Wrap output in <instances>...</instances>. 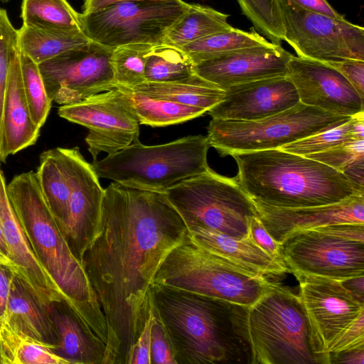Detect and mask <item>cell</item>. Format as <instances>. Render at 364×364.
<instances>
[{
    "label": "cell",
    "mask_w": 364,
    "mask_h": 364,
    "mask_svg": "<svg viewBox=\"0 0 364 364\" xmlns=\"http://www.w3.org/2000/svg\"><path fill=\"white\" fill-rule=\"evenodd\" d=\"M300 102L353 117L364 113L362 98L347 79L326 63L292 55L288 75Z\"/></svg>",
    "instance_id": "obj_17"
},
{
    "label": "cell",
    "mask_w": 364,
    "mask_h": 364,
    "mask_svg": "<svg viewBox=\"0 0 364 364\" xmlns=\"http://www.w3.org/2000/svg\"><path fill=\"white\" fill-rule=\"evenodd\" d=\"M0 252L9 258V251L5 240V237L3 232V230L0 225Z\"/></svg>",
    "instance_id": "obj_51"
},
{
    "label": "cell",
    "mask_w": 364,
    "mask_h": 364,
    "mask_svg": "<svg viewBox=\"0 0 364 364\" xmlns=\"http://www.w3.org/2000/svg\"><path fill=\"white\" fill-rule=\"evenodd\" d=\"M293 55L269 42L210 55L193 64L194 73L221 90L255 80L288 75Z\"/></svg>",
    "instance_id": "obj_16"
},
{
    "label": "cell",
    "mask_w": 364,
    "mask_h": 364,
    "mask_svg": "<svg viewBox=\"0 0 364 364\" xmlns=\"http://www.w3.org/2000/svg\"><path fill=\"white\" fill-rule=\"evenodd\" d=\"M224 91L222 100L207 112L212 119L256 121L300 102L288 76L235 85Z\"/></svg>",
    "instance_id": "obj_19"
},
{
    "label": "cell",
    "mask_w": 364,
    "mask_h": 364,
    "mask_svg": "<svg viewBox=\"0 0 364 364\" xmlns=\"http://www.w3.org/2000/svg\"><path fill=\"white\" fill-rule=\"evenodd\" d=\"M228 15L210 6L190 4L183 14L167 30L164 44L181 48L190 43L215 33L230 30Z\"/></svg>",
    "instance_id": "obj_27"
},
{
    "label": "cell",
    "mask_w": 364,
    "mask_h": 364,
    "mask_svg": "<svg viewBox=\"0 0 364 364\" xmlns=\"http://www.w3.org/2000/svg\"><path fill=\"white\" fill-rule=\"evenodd\" d=\"M56 149L70 186L68 217L62 232L81 263L99 224L105 189L92 164L85 159L78 147Z\"/></svg>",
    "instance_id": "obj_15"
},
{
    "label": "cell",
    "mask_w": 364,
    "mask_h": 364,
    "mask_svg": "<svg viewBox=\"0 0 364 364\" xmlns=\"http://www.w3.org/2000/svg\"><path fill=\"white\" fill-rule=\"evenodd\" d=\"M188 228L208 251L243 269L266 278L290 273L286 265L271 257L249 237L237 239L198 225Z\"/></svg>",
    "instance_id": "obj_22"
},
{
    "label": "cell",
    "mask_w": 364,
    "mask_h": 364,
    "mask_svg": "<svg viewBox=\"0 0 364 364\" xmlns=\"http://www.w3.org/2000/svg\"><path fill=\"white\" fill-rule=\"evenodd\" d=\"M6 190L36 257L87 334L105 348L107 326L97 296L43 197L36 172L15 176Z\"/></svg>",
    "instance_id": "obj_3"
},
{
    "label": "cell",
    "mask_w": 364,
    "mask_h": 364,
    "mask_svg": "<svg viewBox=\"0 0 364 364\" xmlns=\"http://www.w3.org/2000/svg\"><path fill=\"white\" fill-rule=\"evenodd\" d=\"M20 60L26 102L33 121L41 128L47 119L53 101L47 93L38 64L21 51Z\"/></svg>",
    "instance_id": "obj_37"
},
{
    "label": "cell",
    "mask_w": 364,
    "mask_h": 364,
    "mask_svg": "<svg viewBox=\"0 0 364 364\" xmlns=\"http://www.w3.org/2000/svg\"><path fill=\"white\" fill-rule=\"evenodd\" d=\"M14 274L11 267L0 263V324L4 319L11 283Z\"/></svg>",
    "instance_id": "obj_46"
},
{
    "label": "cell",
    "mask_w": 364,
    "mask_h": 364,
    "mask_svg": "<svg viewBox=\"0 0 364 364\" xmlns=\"http://www.w3.org/2000/svg\"><path fill=\"white\" fill-rule=\"evenodd\" d=\"M271 282L208 251L188 231L160 266L154 284L250 307L263 295Z\"/></svg>",
    "instance_id": "obj_7"
},
{
    "label": "cell",
    "mask_w": 364,
    "mask_h": 364,
    "mask_svg": "<svg viewBox=\"0 0 364 364\" xmlns=\"http://www.w3.org/2000/svg\"><path fill=\"white\" fill-rule=\"evenodd\" d=\"M340 282L355 298L364 303V276L356 277Z\"/></svg>",
    "instance_id": "obj_49"
},
{
    "label": "cell",
    "mask_w": 364,
    "mask_h": 364,
    "mask_svg": "<svg viewBox=\"0 0 364 364\" xmlns=\"http://www.w3.org/2000/svg\"><path fill=\"white\" fill-rule=\"evenodd\" d=\"M285 41L297 56L321 62L364 61V28L344 18L305 9L279 0Z\"/></svg>",
    "instance_id": "obj_12"
},
{
    "label": "cell",
    "mask_w": 364,
    "mask_h": 364,
    "mask_svg": "<svg viewBox=\"0 0 364 364\" xmlns=\"http://www.w3.org/2000/svg\"><path fill=\"white\" fill-rule=\"evenodd\" d=\"M24 26L58 33H82L80 14L67 0H22Z\"/></svg>",
    "instance_id": "obj_28"
},
{
    "label": "cell",
    "mask_w": 364,
    "mask_h": 364,
    "mask_svg": "<svg viewBox=\"0 0 364 364\" xmlns=\"http://www.w3.org/2000/svg\"><path fill=\"white\" fill-rule=\"evenodd\" d=\"M189 4L183 0L118 2L80 14L81 28L91 41L107 47L164 44L167 30Z\"/></svg>",
    "instance_id": "obj_11"
},
{
    "label": "cell",
    "mask_w": 364,
    "mask_h": 364,
    "mask_svg": "<svg viewBox=\"0 0 364 364\" xmlns=\"http://www.w3.org/2000/svg\"><path fill=\"white\" fill-rule=\"evenodd\" d=\"M47 309L58 335L55 354L69 364H102L105 349L87 334L65 301H54Z\"/></svg>",
    "instance_id": "obj_25"
},
{
    "label": "cell",
    "mask_w": 364,
    "mask_h": 364,
    "mask_svg": "<svg viewBox=\"0 0 364 364\" xmlns=\"http://www.w3.org/2000/svg\"><path fill=\"white\" fill-rule=\"evenodd\" d=\"M207 136L192 135L171 142L146 146L140 141L94 160L99 178L132 188L164 193L178 182L209 168Z\"/></svg>",
    "instance_id": "obj_6"
},
{
    "label": "cell",
    "mask_w": 364,
    "mask_h": 364,
    "mask_svg": "<svg viewBox=\"0 0 364 364\" xmlns=\"http://www.w3.org/2000/svg\"><path fill=\"white\" fill-rule=\"evenodd\" d=\"M352 117L299 102L279 113L256 121L212 119L206 136L222 156L279 149L337 127Z\"/></svg>",
    "instance_id": "obj_8"
},
{
    "label": "cell",
    "mask_w": 364,
    "mask_h": 364,
    "mask_svg": "<svg viewBox=\"0 0 364 364\" xmlns=\"http://www.w3.org/2000/svg\"><path fill=\"white\" fill-rule=\"evenodd\" d=\"M329 364H363L364 346L350 350H342L338 353H328Z\"/></svg>",
    "instance_id": "obj_48"
},
{
    "label": "cell",
    "mask_w": 364,
    "mask_h": 364,
    "mask_svg": "<svg viewBox=\"0 0 364 364\" xmlns=\"http://www.w3.org/2000/svg\"><path fill=\"white\" fill-rule=\"evenodd\" d=\"M133 1H146V0H85L82 6V13L88 14L101 10L111 4ZM151 1H171V0H151Z\"/></svg>",
    "instance_id": "obj_50"
},
{
    "label": "cell",
    "mask_w": 364,
    "mask_h": 364,
    "mask_svg": "<svg viewBox=\"0 0 364 364\" xmlns=\"http://www.w3.org/2000/svg\"><path fill=\"white\" fill-rule=\"evenodd\" d=\"M18 33L20 51L38 65L90 41L83 33H50L24 26Z\"/></svg>",
    "instance_id": "obj_30"
},
{
    "label": "cell",
    "mask_w": 364,
    "mask_h": 364,
    "mask_svg": "<svg viewBox=\"0 0 364 364\" xmlns=\"http://www.w3.org/2000/svg\"><path fill=\"white\" fill-rule=\"evenodd\" d=\"M5 324L18 336L53 348L58 343V335L45 306L14 274L4 319Z\"/></svg>",
    "instance_id": "obj_24"
},
{
    "label": "cell",
    "mask_w": 364,
    "mask_h": 364,
    "mask_svg": "<svg viewBox=\"0 0 364 364\" xmlns=\"http://www.w3.org/2000/svg\"><path fill=\"white\" fill-rule=\"evenodd\" d=\"M164 193L188 227L198 225L243 239L247 237L250 220L257 216L252 200L235 177L221 176L210 168Z\"/></svg>",
    "instance_id": "obj_10"
},
{
    "label": "cell",
    "mask_w": 364,
    "mask_h": 364,
    "mask_svg": "<svg viewBox=\"0 0 364 364\" xmlns=\"http://www.w3.org/2000/svg\"><path fill=\"white\" fill-rule=\"evenodd\" d=\"M0 263L1 264H6L7 266H9L11 267L12 269H14V264L11 262V261L9 259V258H8L7 257H6L5 255H4L2 253L0 252ZM14 271V270H13Z\"/></svg>",
    "instance_id": "obj_52"
},
{
    "label": "cell",
    "mask_w": 364,
    "mask_h": 364,
    "mask_svg": "<svg viewBox=\"0 0 364 364\" xmlns=\"http://www.w3.org/2000/svg\"><path fill=\"white\" fill-rule=\"evenodd\" d=\"M0 334L6 364H69L51 346L23 338L4 323L0 324Z\"/></svg>",
    "instance_id": "obj_34"
},
{
    "label": "cell",
    "mask_w": 364,
    "mask_h": 364,
    "mask_svg": "<svg viewBox=\"0 0 364 364\" xmlns=\"http://www.w3.org/2000/svg\"><path fill=\"white\" fill-rule=\"evenodd\" d=\"M152 304L177 364H252L249 307L156 284Z\"/></svg>",
    "instance_id": "obj_2"
},
{
    "label": "cell",
    "mask_w": 364,
    "mask_h": 364,
    "mask_svg": "<svg viewBox=\"0 0 364 364\" xmlns=\"http://www.w3.org/2000/svg\"><path fill=\"white\" fill-rule=\"evenodd\" d=\"M236 180L252 200L280 208L339 203L364 195L345 174L305 156L279 149L235 153Z\"/></svg>",
    "instance_id": "obj_4"
},
{
    "label": "cell",
    "mask_w": 364,
    "mask_h": 364,
    "mask_svg": "<svg viewBox=\"0 0 364 364\" xmlns=\"http://www.w3.org/2000/svg\"><path fill=\"white\" fill-rule=\"evenodd\" d=\"M299 294L311 323L328 352L332 343L364 312V303L340 281L296 277Z\"/></svg>",
    "instance_id": "obj_18"
},
{
    "label": "cell",
    "mask_w": 364,
    "mask_h": 364,
    "mask_svg": "<svg viewBox=\"0 0 364 364\" xmlns=\"http://www.w3.org/2000/svg\"><path fill=\"white\" fill-rule=\"evenodd\" d=\"M152 325V311H151L145 325L134 345L128 364H151V333Z\"/></svg>",
    "instance_id": "obj_45"
},
{
    "label": "cell",
    "mask_w": 364,
    "mask_h": 364,
    "mask_svg": "<svg viewBox=\"0 0 364 364\" xmlns=\"http://www.w3.org/2000/svg\"><path fill=\"white\" fill-rule=\"evenodd\" d=\"M36 175L43 197L62 230L68 217L70 186L57 149L41 154Z\"/></svg>",
    "instance_id": "obj_29"
},
{
    "label": "cell",
    "mask_w": 364,
    "mask_h": 364,
    "mask_svg": "<svg viewBox=\"0 0 364 364\" xmlns=\"http://www.w3.org/2000/svg\"><path fill=\"white\" fill-rule=\"evenodd\" d=\"M0 225L14 272L45 306L63 300L57 287L38 262L9 200L0 167Z\"/></svg>",
    "instance_id": "obj_21"
},
{
    "label": "cell",
    "mask_w": 364,
    "mask_h": 364,
    "mask_svg": "<svg viewBox=\"0 0 364 364\" xmlns=\"http://www.w3.org/2000/svg\"><path fill=\"white\" fill-rule=\"evenodd\" d=\"M1 2L3 3H6V2H8L9 0H0Z\"/></svg>",
    "instance_id": "obj_55"
},
{
    "label": "cell",
    "mask_w": 364,
    "mask_h": 364,
    "mask_svg": "<svg viewBox=\"0 0 364 364\" xmlns=\"http://www.w3.org/2000/svg\"><path fill=\"white\" fill-rule=\"evenodd\" d=\"M305 156L343 173L354 164L364 160V139L348 141L326 151Z\"/></svg>",
    "instance_id": "obj_40"
},
{
    "label": "cell",
    "mask_w": 364,
    "mask_h": 364,
    "mask_svg": "<svg viewBox=\"0 0 364 364\" xmlns=\"http://www.w3.org/2000/svg\"><path fill=\"white\" fill-rule=\"evenodd\" d=\"M0 364H6L4 358L1 351H0Z\"/></svg>",
    "instance_id": "obj_53"
},
{
    "label": "cell",
    "mask_w": 364,
    "mask_h": 364,
    "mask_svg": "<svg viewBox=\"0 0 364 364\" xmlns=\"http://www.w3.org/2000/svg\"><path fill=\"white\" fill-rule=\"evenodd\" d=\"M252 201L257 217L279 243L299 230L338 223L364 224V195H355L337 203L299 208H280Z\"/></svg>",
    "instance_id": "obj_20"
},
{
    "label": "cell",
    "mask_w": 364,
    "mask_h": 364,
    "mask_svg": "<svg viewBox=\"0 0 364 364\" xmlns=\"http://www.w3.org/2000/svg\"><path fill=\"white\" fill-rule=\"evenodd\" d=\"M291 1L305 9L336 18H344V16L335 10L327 0Z\"/></svg>",
    "instance_id": "obj_47"
},
{
    "label": "cell",
    "mask_w": 364,
    "mask_h": 364,
    "mask_svg": "<svg viewBox=\"0 0 364 364\" xmlns=\"http://www.w3.org/2000/svg\"><path fill=\"white\" fill-rule=\"evenodd\" d=\"M149 97L197 107L207 112L220 102L225 91L196 73L171 82H144L132 89Z\"/></svg>",
    "instance_id": "obj_26"
},
{
    "label": "cell",
    "mask_w": 364,
    "mask_h": 364,
    "mask_svg": "<svg viewBox=\"0 0 364 364\" xmlns=\"http://www.w3.org/2000/svg\"><path fill=\"white\" fill-rule=\"evenodd\" d=\"M40 129L32 119L24 95L18 50L9 65L4 97L2 120L4 157L6 159L34 144Z\"/></svg>",
    "instance_id": "obj_23"
},
{
    "label": "cell",
    "mask_w": 364,
    "mask_h": 364,
    "mask_svg": "<svg viewBox=\"0 0 364 364\" xmlns=\"http://www.w3.org/2000/svg\"><path fill=\"white\" fill-rule=\"evenodd\" d=\"M114 49L90 41L39 64L50 100L62 105L73 104L114 88Z\"/></svg>",
    "instance_id": "obj_14"
},
{
    "label": "cell",
    "mask_w": 364,
    "mask_h": 364,
    "mask_svg": "<svg viewBox=\"0 0 364 364\" xmlns=\"http://www.w3.org/2000/svg\"><path fill=\"white\" fill-rule=\"evenodd\" d=\"M0 351L2 353V351H1V334H0ZM3 355V354H2ZM5 360V359H4Z\"/></svg>",
    "instance_id": "obj_54"
},
{
    "label": "cell",
    "mask_w": 364,
    "mask_h": 364,
    "mask_svg": "<svg viewBox=\"0 0 364 364\" xmlns=\"http://www.w3.org/2000/svg\"><path fill=\"white\" fill-rule=\"evenodd\" d=\"M194 74L193 63L178 48L167 44L154 45L146 55L145 82H171Z\"/></svg>",
    "instance_id": "obj_31"
},
{
    "label": "cell",
    "mask_w": 364,
    "mask_h": 364,
    "mask_svg": "<svg viewBox=\"0 0 364 364\" xmlns=\"http://www.w3.org/2000/svg\"><path fill=\"white\" fill-rule=\"evenodd\" d=\"M339 71L351 84L360 96L364 99V61L346 60L336 62H326Z\"/></svg>",
    "instance_id": "obj_44"
},
{
    "label": "cell",
    "mask_w": 364,
    "mask_h": 364,
    "mask_svg": "<svg viewBox=\"0 0 364 364\" xmlns=\"http://www.w3.org/2000/svg\"><path fill=\"white\" fill-rule=\"evenodd\" d=\"M242 13L255 29L272 43L283 41V17L279 0H237Z\"/></svg>",
    "instance_id": "obj_38"
},
{
    "label": "cell",
    "mask_w": 364,
    "mask_h": 364,
    "mask_svg": "<svg viewBox=\"0 0 364 364\" xmlns=\"http://www.w3.org/2000/svg\"><path fill=\"white\" fill-rule=\"evenodd\" d=\"M188 232L165 193L112 182L81 264L107 326L102 364H128L148 319L156 274Z\"/></svg>",
    "instance_id": "obj_1"
},
{
    "label": "cell",
    "mask_w": 364,
    "mask_h": 364,
    "mask_svg": "<svg viewBox=\"0 0 364 364\" xmlns=\"http://www.w3.org/2000/svg\"><path fill=\"white\" fill-rule=\"evenodd\" d=\"M247 325L252 364H329L300 296L280 284L249 307Z\"/></svg>",
    "instance_id": "obj_5"
},
{
    "label": "cell",
    "mask_w": 364,
    "mask_h": 364,
    "mask_svg": "<svg viewBox=\"0 0 364 364\" xmlns=\"http://www.w3.org/2000/svg\"><path fill=\"white\" fill-rule=\"evenodd\" d=\"M151 364H177L172 345L151 301Z\"/></svg>",
    "instance_id": "obj_41"
},
{
    "label": "cell",
    "mask_w": 364,
    "mask_h": 364,
    "mask_svg": "<svg viewBox=\"0 0 364 364\" xmlns=\"http://www.w3.org/2000/svg\"><path fill=\"white\" fill-rule=\"evenodd\" d=\"M19 50L18 30L6 11L0 8V162H5L3 151L2 120L5 92L10 63Z\"/></svg>",
    "instance_id": "obj_39"
},
{
    "label": "cell",
    "mask_w": 364,
    "mask_h": 364,
    "mask_svg": "<svg viewBox=\"0 0 364 364\" xmlns=\"http://www.w3.org/2000/svg\"><path fill=\"white\" fill-rule=\"evenodd\" d=\"M132 93V89L114 87L58 108L60 117L88 129L85 140L93 161L100 153L112 154L139 141Z\"/></svg>",
    "instance_id": "obj_13"
},
{
    "label": "cell",
    "mask_w": 364,
    "mask_h": 364,
    "mask_svg": "<svg viewBox=\"0 0 364 364\" xmlns=\"http://www.w3.org/2000/svg\"><path fill=\"white\" fill-rule=\"evenodd\" d=\"M269 43V41L255 31H245L232 27L230 30L195 41L180 49L188 54L194 64L210 55L266 45Z\"/></svg>",
    "instance_id": "obj_33"
},
{
    "label": "cell",
    "mask_w": 364,
    "mask_h": 364,
    "mask_svg": "<svg viewBox=\"0 0 364 364\" xmlns=\"http://www.w3.org/2000/svg\"><path fill=\"white\" fill-rule=\"evenodd\" d=\"M363 346L364 312L332 343L328 353H338Z\"/></svg>",
    "instance_id": "obj_43"
},
{
    "label": "cell",
    "mask_w": 364,
    "mask_h": 364,
    "mask_svg": "<svg viewBox=\"0 0 364 364\" xmlns=\"http://www.w3.org/2000/svg\"><path fill=\"white\" fill-rule=\"evenodd\" d=\"M132 96L133 105L141 124L165 127L185 122L207 112L203 108L168 100L153 99L133 90Z\"/></svg>",
    "instance_id": "obj_32"
},
{
    "label": "cell",
    "mask_w": 364,
    "mask_h": 364,
    "mask_svg": "<svg viewBox=\"0 0 364 364\" xmlns=\"http://www.w3.org/2000/svg\"><path fill=\"white\" fill-rule=\"evenodd\" d=\"M279 244L282 259L295 277L343 281L364 275V224L299 230Z\"/></svg>",
    "instance_id": "obj_9"
},
{
    "label": "cell",
    "mask_w": 364,
    "mask_h": 364,
    "mask_svg": "<svg viewBox=\"0 0 364 364\" xmlns=\"http://www.w3.org/2000/svg\"><path fill=\"white\" fill-rule=\"evenodd\" d=\"M153 46L134 43L114 48L111 57L114 87L133 89L145 82L146 55Z\"/></svg>",
    "instance_id": "obj_36"
},
{
    "label": "cell",
    "mask_w": 364,
    "mask_h": 364,
    "mask_svg": "<svg viewBox=\"0 0 364 364\" xmlns=\"http://www.w3.org/2000/svg\"><path fill=\"white\" fill-rule=\"evenodd\" d=\"M360 139H364V113L352 117L342 125L282 146L279 149L307 156Z\"/></svg>",
    "instance_id": "obj_35"
},
{
    "label": "cell",
    "mask_w": 364,
    "mask_h": 364,
    "mask_svg": "<svg viewBox=\"0 0 364 364\" xmlns=\"http://www.w3.org/2000/svg\"><path fill=\"white\" fill-rule=\"evenodd\" d=\"M247 237L271 257L286 265L282 257L280 244L268 233L257 216L250 221Z\"/></svg>",
    "instance_id": "obj_42"
}]
</instances>
